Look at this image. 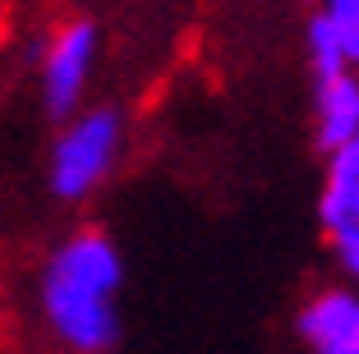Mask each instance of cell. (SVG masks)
Returning <instances> with one entry per match:
<instances>
[{"mask_svg":"<svg viewBox=\"0 0 359 354\" xmlns=\"http://www.w3.org/2000/svg\"><path fill=\"white\" fill-rule=\"evenodd\" d=\"M125 253L97 226L69 230L37 271V322L65 354H111L125 318Z\"/></svg>","mask_w":359,"mask_h":354,"instance_id":"cell-1","label":"cell"},{"mask_svg":"<svg viewBox=\"0 0 359 354\" xmlns=\"http://www.w3.org/2000/svg\"><path fill=\"white\" fill-rule=\"evenodd\" d=\"M129 125L125 111L111 102H83L65 120H55V138L46 147V189L65 207L97 198L111 179H116L120 161H125Z\"/></svg>","mask_w":359,"mask_h":354,"instance_id":"cell-2","label":"cell"},{"mask_svg":"<svg viewBox=\"0 0 359 354\" xmlns=\"http://www.w3.org/2000/svg\"><path fill=\"white\" fill-rule=\"evenodd\" d=\"M102 64V28L93 19H60L46 32L37 51H32V69H37V97L51 120H65L69 111L88 102Z\"/></svg>","mask_w":359,"mask_h":354,"instance_id":"cell-3","label":"cell"},{"mask_svg":"<svg viewBox=\"0 0 359 354\" xmlns=\"http://www.w3.org/2000/svg\"><path fill=\"white\" fill-rule=\"evenodd\" d=\"M299 354H359V285L323 281L295 304L290 318Z\"/></svg>","mask_w":359,"mask_h":354,"instance_id":"cell-4","label":"cell"},{"mask_svg":"<svg viewBox=\"0 0 359 354\" xmlns=\"http://www.w3.org/2000/svg\"><path fill=\"white\" fill-rule=\"evenodd\" d=\"M309 120H313V143H318L323 156L346 147V143H355L359 138V74L355 69L313 74Z\"/></svg>","mask_w":359,"mask_h":354,"instance_id":"cell-5","label":"cell"},{"mask_svg":"<svg viewBox=\"0 0 359 354\" xmlns=\"http://www.w3.org/2000/svg\"><path fill=\"white\" fill-rule=\"evenodd\" d=\"M318 230L323 240L359 230V143H346L323 156V179H318Z\"/></svg>","mask_w":359,"mask_h":354,"instance_id":"cell-6","label":"cell"},{"mask_svg":"<svg viewBox=\"0 0 359 354\" xmlns=\"http://www.w3.org/2000/svg\"><path fill=\"white\" fill-rule=\"evenodd\" d=\"M304 60H309V74H332V69H355L341 46V37L332 32V23L323 19L318 10H309L304 19Z\"/></svg>","mask_w":359,"mask_h":354,"instance_id":"cell-7","label":"cell"},{"mask_svg":"<svg viewBox=\"0 0 359 354\" xmlns=\"http://www.w3.org/2000/svg\"><path fill=\"white\" fill-rule=\"evenodd\" d=\"M313 10L332 23V32L341 37L350 64L359 69V0H313Z\"/></svg>","mask_w":359,"mask_h":354,"instance_id":"cell-8","label":"cell"},{"mask_svg":"<svg viewBox=\"0 0 359 354\" xmlns=\"http://www.w3.org/2000/svg\"><path fill=\"white\" fill-rule=\"evenodd\" d=\"M332 267H337L341 281L359 285V230H346V235H332Z\"/></svg>","mask_w":359,"mask_h":354,"instance_id":"cell-9","label":"cell"},{"mask_svg":"<svg viewBox=\"0 0 359 354\" xmlns=\"http://www.w3.org/2000/svg\"><path fill=\"white\" fill-rule=\"evenodd\" d=\"M355 74H359V69H355ZM355 143H359V138H355Z\"/></svg>","mask_w":359,"mask_h":354,"instance_id":"cell-10","label":"cell"}]
</instances>
